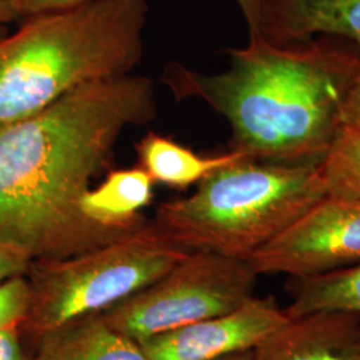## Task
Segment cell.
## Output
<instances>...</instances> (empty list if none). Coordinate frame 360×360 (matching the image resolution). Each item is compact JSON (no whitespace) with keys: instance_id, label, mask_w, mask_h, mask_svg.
I'll list each match as a JSON object with an SVG mask.
<instances>
[{"instance_id":"cell-19","label":"cell","mask_w":360,"mask_h":360,"mask_svg":"<svg viewBox=\"0 0 360 360\" xmlns=\"http://www.w3.org/2000/svg\"><path fill=\"white\" fill-rule=\"evenodd\" d=\"M342 127L360 131V68L351 82L343 103Z\"/></svg>"},{"instance_id":"cell-23","label":"cell","mask_w":360,"mask_h":360,"mask_svg":"<svg viewBox=\"0 0 360 360\" xmlns=\"http://www.w3.org/2000/svg\"><path fill=\"white\" fill-rule=\"evenodd\" d=\"M251 358H252V349L251 351H243V352H236V354H232V355L220 358L218 360H251Z\"/></svg>"},{"instance_id":"cell-21","label":"cell","mask_w":360,"mask_h":360,"mask_svg":"<svg viewBox=\"0 0 360 360\" xmlns=\"http://www.w3.org/2000/svg\"><path fill=\"white\" fill-rule=\"evenodd\" d=\"M235 1L238 3L240 11L245 16L250 38L257 37L260 32L266 0H235Z\"/></svg>"},{"instance_id":"cell-18","label":"cell","mask_w":360,"mask_h":360,"mask_svg":"<svg viewBox=\"0 0 360 360\" xmlns=\"http://www.w3.org/2000/svg\"><path fill=\"white\" fill-rule=\"evenodd\" d=\"M32 259L18 247L0 243V282L18 275H26Z\"/></svg>"},{"instance_id":"cell-2","label":"cell","mask_w":360,"mask_h":360,"mask_svg":"<svg viewBox=\"0 0 360 360\" xmlns=\"http://www.w3.org/2000/svg\"><path fill=\"white\" fill-rule=\"evenodd\" d=\"M355 47L331 37L285 44L252 37L227 51L230 65L219 74L171 63L162 80L179 101L199 99L229 122L230 150L271 163L322 162L360 68Z\"/></svg>"},{"instance_id":"cell-5","label":"cell","mask_w":360,"mask_h":360,"mask_svg":"<svg viewBox=\"0 0 360 360\" xmlns=\"http://www.w3.org/2000/svg\"><path fill=\"white\" fill-rule=\"evenodd\" d=\"M187 252L146 221L74 257L32 260L26 274L31 300L20 333L35 340L65 323L102 314L155 282Z\"/></svg>"},{"instance_id":"cell-6","label":"cell","mask_w":360,"mask_h":360,"mask_svg":"<svg viewBox=\"0 0 360 360\" xmlns=\"http://www.w3.org/2000/svg\"><path fill=\"white\" fill-rule=\"evenodd\" d=\"M257 276L245 260L190 251L155 282L101 315L117 333L141 343L239 309L255 296Z\"/></svg>"},{"instance_id":"cell-15","label":"cell","mask_w":360,"mask_h":360,"mask_svg":"<svg viewBox=\"0 0 360 360\" xmlns=\"http://www.w3.org/2000/svg\"><path fill=\"white\" fill-rule=\"evenodd\" d=\"M322 166L328 193L360 199V131L342 127Z\"/></svg>"},{"instance_id":"cell-4","label":"cell","mask_w":360,"mask_h":360,"mask_svg":"<svg viewBox=\"0 0 360 360\" xmlns=\"http://www.w3.org/2000/svg\"><path fill=\"white\" fill-rule=\"evenodd\" d=\"M327 193L322 162L242 156L210 172L191 195L160 203L153 224L184 251L248 262Z\"/></svg>"},{"instance_id":"cell-7","label":"cell","mask_w":360,"mask_h":360,"mask_svg":"<svg viewBox=\"0 0 360 360\" xmlns=\"http://www.w3.org/2000/svg\"><path fill=\"white\" fill-rule=\"evenodd\" d=\"M360 262V199L327 193L250 257L257 275L309 276Z\"/></svg>"},{"instance_id":"cell-11","label":"cell","mask_w":360,"mask_h":360,"mask_svg":"<svg viewBox=\"0 0 360 360\" xmlns=\"http://www.w3.org/2000/svg\"><path fill=\"white\" fill-rule=\"evenodd\" d=\"M35 345L39 360H148L139 342L117 333L101 314L40 335Z\"/></svg>"},{"instance_id":"cell-8","label":"cell","mask_w":360,"mask_h":360,"mask_svg":"<svg viewBox=\"0 0 360 360\" xmlns=\"http://www.w3.org/2000/svg\"><path fill=\"white\" fill-rule=\"evenodd\" d=\"M288 316L275 297L252 296L231 312L141 342L148 360H218L251 351Z\"/></svg>"},{"instance_id":"cell-14","label":"cell","mask_w":360,"mask_h":360,"mask_svg":"<svg viewBox=\"0 0 360 360\" xmlns=\"http://www.w3.org/2000/svg\"><path fill=\"white\" fill-rule=\"evenodd\" d=\"M288 319L314 312L335 311L360 315V262L309 276H291L285 283Z\"/></svg>"},{"instance_id":"cell-20","label":"cell","mask_w":360,"mask_h":360,"mask_svg":"<svg viewBox=\"0 0 360 360\" xmlns=\"http://www.w3.org/2000/svg\"><path fill=\"white\" fill-rule=\"evenodd\" d=\"M0 360H39L35 355L27 354L22 345L20 330H0Z\"/></svg>"},{"instance_id":"cell-1","label":"cell","mask_w":360,"mask_h":360,"mask_svg":"<svg viewBox=\"0 0 360 360\" xmlns=\"http://www.w3.org/2000/svg\"><path fill=\"white\" fill-rule=\"evenodd\" d=\"M156 116L154 82L131 74L82 86L0 126V243L32 260H59L132 231L91 221L82 199L91 180L112 168L126 129Z\"/></svg>"},{"instance_id":"cell-17","label":"cell","mask_w":360,"mask_h":360,"mask_svg":"<svg viewBox=\"0 0 360 360\" xmlns=\"http://www.w3.org/2000/svg\"><path fill=\"white\" fill-rule=\"evenodd\" d=\"M19 19L59 13L77 7L89 0H6Z\"/></svg>"},{"instance_id":"cell-12","label":"cell","mask_w":360,"mask_h":360,"mask_svg":"<svg viewBox=\"0 0 360 360\" xmlns=\"http://www.w3.org/2000/svg\"><path fill=\"white\" fill-rule=\"evenodd\" d=\"M154 181L139 167L110 168L104 180L82 199L91 221L112 230L129 231L146 223L141 211L154 199Z\"/></svg>"},{"instance_id":"cell-3","label":"cell","mask_w":360,"mask_h":360,"mask_svg":"<svg viewBox=\"0 0 360 360\" xmlns=\"http://www.w3.org/2000/svg\"><path fill=\"white\" fill-rule=\"evenodd\" d=\"M147 0H89L25 19L0 39V126L38 114L82 86L142 62Z\"/></svg>"},{"instance_id":"cell-22","label":"cell","mask_w":360,"mask_h":360,"mask_svg":"<svg viewBox=\"0 0 360 360\" xmlns=\"http://www.w3.org/2000/svg\"><path fill=\"white\" fill-rule=\"evenodd\" d=\"M19 20V16L6 0H0V39L8 35V27Z\"/></svg>"},{"instance_id":"cell-16","label":"cell","mask_w":360,"mask_h":360,"mask_svg":"<svg viewBox=\"0 0 360 360\" xmlns=\"http://www.w3.org/2000/svg\"><path fill=\"white\" fill-rule=\"evenodd\" d=\"M31 290L26 275L0 282V330L19 328L26 321Z\"/></svg>"},{"instance_id":"cell-13","label":"cell","mask_w":360,"mask_h":360,"mask_svg":"<svg viewBox=\"0 0 360 360\" xmlns=\"http://www.w3.org/2000/svg\"><path fill=\"white\" fill-rule=\"evenodd\" d=\"M138 166L143 168L154 183L175 190H186L205 179L214 169L226 166L245 156L230 150L218 155L198 154L179 142L148 132L135 144Z\"/></svg>"},{"instance_id":"cell-9","label":"cell","mask_w":360,"mask_h":360,"mask_svg":"<svg viewBox=\"0 0 360 360\" xmlns=\"http://www.w3.org/2000/svg\"><path fill=\"white\" fill-rule=\"evenodd\" d=\"M251 360H360V315L322 311L288 319Z\"/></svg>"},{"instance_id":"cell-10","label":"cell","mask_w":360,"mask_h":360,"mask_svg":"<svg viewBox=\"0 0 360 360\" xmlns=\"http://www.w3.org/2000/svg\"><path fill=\"white\" fill-rule=\"evenodd\" d=\"M257 37L276 44L331 37L360 47V0H266Z\"/></svg>"}]
</instances>
